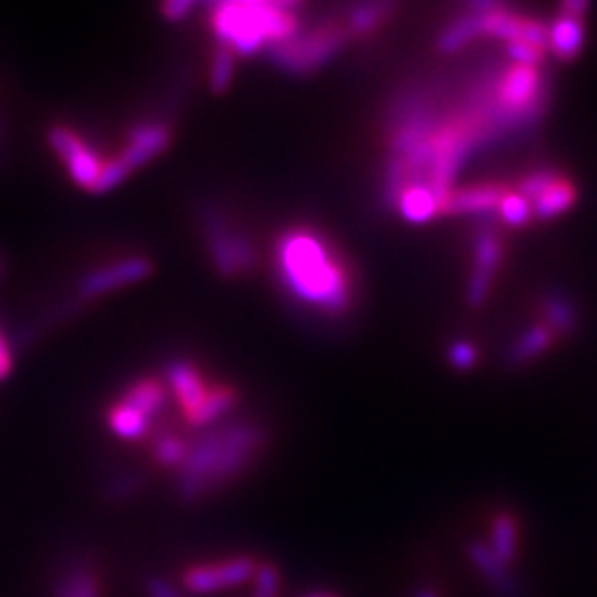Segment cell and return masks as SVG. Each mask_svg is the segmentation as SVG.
Instances as JSON below:
<instances>
[{
  "label": "cell",
  "mask_w": 597,
  "mask_h": 597,
  "mask_svg": "<svg viewBox=\"0 0 597 597\" xmlns=\"http://www.w3.org/2000/svg\"><path fill=\"white\" fill-rule=\"evenodd\" d=\"M505 189L494 186V184H485V186H472L458 193H449V198L443 204L445 213H465V215H474V213H494L496 209H500V202L505 200Z\"/></svg>",
  "instance_id": "cell-11"
},
{
  "label": "cell",
  "mask_w": 597,
  "mask_h": 597,
  "mask_svg": "<svg viewBox=\"0 0 597 597\" xmlns=\"http://www.w3.org/2000/svg\"><path fill=\"white\" fill-rule=\"evenodd\" d=\"M583 42H585V29H583L580 18L560 16V20L549 31L552 49L556 51V55H560L565 60L578 55L583 49Z\"/></svg>",
  "instance_id": "cell-15"
},
{
  "label": "cell",
  "mask_w": 597,
  "mask_h": 597,
  "mask_svg": "<svg viewBox=\"0 0 597 597\" xmlns=\"http://www.w3.org/2000/svg\"><path fill=\"white\" fill-rule=\"evenodd\" d=\"M0 160H2V124H0Z\"/></svg>",
  "instance_id": "cell-35"
},
{
  "label": "cell",
  "mask_w": 597,
  "mask_h": 597,
  "mask_svg": "<svg viewBox=\"0 0 597 597\" xmlns=\"http://www.w3.org/2000/svg\"><path fill=\"white\" fill-rule=\"evenodd\" d=\"M350 36L347 29L323 24L305 33H295L293 38L271 47V58L277 67L291 73H307L325 64Z\"/></svg>",
  "instance_id": "cell-4"
},
{
  "label": "cell",
  "mask_w": 597,
  "mask_h": 597,
  "mask_svg": "<svg viewBox=\"0 0 597 597\" xmlns=\"http://www.w3.org/2000/svg\"><path fill=\"white\" fill-rule=\"evenodd\" d=\"M563 180L565 178L558 171H554V169H540V171H536V173H532L529 178L523 180L518 195H523L527 202H532V200L536 202L540 195H545L552 186H556Z\"/></svg>",
  "instance_id": "cell-25"
},
{
  "label": "cell",
  "mask_w": 597,
  "mask_h": 597,
  "mask_svg": "<svg viewBox=\"0 0 597 597\" xmlns=\"http://www.w3.org/2000/svg\"><path fill=\"white\" fill-rule=\"evenodd\" d=\"M144 591H146V597H182L178 594V589H175L171 583H166V580L160 578V576H151V578H146V583H144Z\"/></svg>",
  "instance_id": "cell-31"
},
{
  "label": "cell",
  "mask_w": 597,
  "mask_h": 597,
  "mask_svg": "<svg viewBox=\"0 0 597 597\" xmlns=\"http://www.w3.org/2000/svg\"><path fill=\"white\" fill-rule=\"evenodd\" d=\"M545 316H547V323H549V330L554 332H571L578 316H576V310L574 305L565 297H558V295H552V297L545 301Z\"/></svg>",
  "instance_id": "cell-22"
},
{
  "label": "cell",
  "mask_w": 597,
  "mask_h": 597,
  "mask_svg": "<svg viewBox=\"0 0 597 597\" xmlns=\"http://www.w3.org/2000/svg\"><path fill=\"white\" fill-rule=\"evenodd\" d=\"M233 67H235V51L226 44H220L213 55V69H211V87L215 93H224L233 80Z\"/></svg>",
  "instance_id": "cell-23"
},
{
  "label": "cell",
  "mask_w": 597,
  "mask_h": 597,
  "mask_svg": "<svg viewBox=\"0 0 597 597\" xmlns=\"http://www.w3.org/2000/svg\"><path fill=\"white\" fill-rule=\"evenodd\" d=\"M169 142H171V133L164 124H160V122L138 124L129 133V144L118 158L133 171L142 164H146L149 160H153L155 155H160L169 146Z\"/></svg>",
  "instance_id": "cell-9"
},
{
  "label": "cell",
  "mask_w": 597,
  "mask_h": 597,
  "mask_svg": "<svg viewBox=\"0 0 597 597\" xmlns=\"http://www.w3.org/2000/svg\"><path fill=\"white\" fill-rule=\"evenodd\" d=\"M166 378L182 405L186 418H191L206 401L211 387L204 385L200 372L189 361H171L166 365Z\"/></svg>",
  "instance_id": "cell-10"
},
{
  "label": "cell",
  "mask_w": 597,
  "mask_h": 597,
  "mask_svg": "<svg viewBox=\"0 0 597 597\" xmlns=\"http://www.w3.org/2000/svg\"><path fill=\"white\" fill-rule=\"evenodd\" d=\"M507 53L514 58V62H518V67H536L545 55V51H540L523 40L507 42Z\"/></svg>",
  "instance_id": "cell-29"
},
{
  "label": "cell",
  "mask_w": 597,
  "mask_h": 597,
  "mask_svg": "<svg viewBox=\"0 0 597 597\" xmlns=\"http://www.w3.org/2000/svg\"><path fill=\"white\" fill-rule=\"evenodd\" d=\"M124 405L133 407L135 412H140L142 416H146L149 421H153L162 405H164V389L158 381L153 378H140L135 383H131L124 394H122V401Z\"/></svg>",
  "instance_id": "cell-13"
},
{
  "label": "cell",
  "mask_w": 597,
  "mask_h": 597,
  "mask_svg": "<svg viewBox=\"0 0 597 597\" xmlns=\"http://www.w3.org/2000/svg\"><path fill=\"white\" fill-rule=\"evenodd\" d=\"M476 358H478V354H476L474 345H469V343H465V341H458V343H454V345L449 347V361H452L454 367H458V370H469V367H474Z\"/></svg>",
  "instance_id": "cell-30"
},
{
  "label": "cell",
  "mask_w": 597,
  "mask_h": 597,
  "mask_svg": "<svg viewBox=\"0 0 597 597\" xmlns=\"http://www.w3.org/2000/svg\"><path fill=\"white\" fill-rule=\"evenodd\" d=\"M587 7L589 4L585 0H569V2L563 4V11H565V16H571V18H580L583 20Z\"/></svg>",
  "instance_id": "cell-33"
},
{
  "label": "cell",
  "mask_w": 597,
  "mask_h": 597,
  "mask_svg": "<svg viewBox=\"0 0 597 597\" xmlns=\"http://www.w3.org/2000/svg\"><path fill=\"white\" fill-rule=\"evenodd\" d=\"M574 202H576V189L567 180H563L534 202V213L543 220H549L569 211Z\"/></svg>",
  "instance_id": "cell-20"
},
{
  "label": "cell",
  "mask_w": 597,
  "mask_h": 597,
  "mask_svg": "<svg viewBox=\"0 0 597 597\" xmlns=\"http://www.w3.org/2000/svg\"><path fill=\"white\" fill-rule=\"evenodd\" d=\"M193 9H195V2H191V0H173V2L162 4V13H164L169 20H182V18H186V13H191Z\"/></svg>",
  "instance_id": "cell-32"
},
{
  "label": "cell",
  "mask_w": 597,
  "mask_h": 597,
  "mask_svg": "<svg viewBox=\"0 0 597 597\" xmlns=\"http://www.w3.org/2000/svg\"><path fill=\"white\" fill-rule=\"evenodd\" d=\"M552 338H554V332L549 330V325H534V327L525 330L509 352L512 363L514 365L529 363L532 358H536L538 354H543L552 345Z\"/></svg>",
  "instance_id": "cell-16"
},
{
  "label": "cell",
  "mask_w": 597,
  "mask_h": 597,
  "mask_svg": "<svg viewBox=\"0 0 597 597\" xmlns=\"http://www.w3.org/2000/svg\"><path fill=\"white\" fill-rule=\"evenodd\" d=\"M186 454H189V445L173 434L160 436L153 445V456L164 467H180L186 461Z\"/></svg>",
  "instance_id": "cell-24"
},
{
  "label": "cell",
  "mask_w": 597,
  "mask_h": 597,
  "mask_svg": "<svg viewBox=\"0 0 597 597\" xmlns=\"http://www.w3.org/2000/svg\"><path fill=\"white\" fill-rule=\"evenodd\" d=\"M142 485H144V476H142L140 472L120 474V476H115V478L107 485L104 496H107L109 500H113V503H122V500L135 496V494L142 489Z\"/></svg>",
  "instance_id": "cell-26"
},
{
  "label": "cell",
  "mask_w": 597,
  "mask_h": 597,
  "mask_svg": "<svg viewBox=\"0 0 597 597\" xmlns=\"http://www.w3.org/2000/svg\"><path fill=\"white\" fill-rule=\"evenodd\" d=\"M262 441V429L246 423L215 427L198 438L180 465V498L184 503H198L202 496L226 487L249 467Z\"/></svg>",
  "instance_id": "cell-1"
},
{
  "label": "cell",
  "mask_w": 597,
  "mask_h": 597,
  "mask_svg": "<svg viewBox=\"0 0 597 597\" xmlns=\"http://www.w3.org/2000/svg\"><path fill=\"white\" fill-rule=\"evenodd\" d=\"M109 425L120 438L140 441L149 432L151 421L146 416H142L140 412H135L133 407H129L124 403H118L109 414Z\"/></svg>",
  "instance_id": "cell-18"
},
{
  "label": "cell",
  "mask_w": 597,
  "mask_h": 597,
  "mask_svg": "<svg viewBox=\"0 0 597 597\" xmlns=\"http://www.w3.org/2000/svg\"><path fill=\"white\" fill-rule=\"evenodd\" d=\"M237 403V396H235V389L233 387H211L204 405L191 416L186 418L191 425H198V427H204V425H211L215 423L220 416H224L229 409H233V405Z\"/></svg>",
  "instance_id": "cell-17"
},
{
  "label": "cell",
  "mask_w": 597,
  "mask_h": 597,
  "mask_svg": "<svg viewBox=\"0 0 597 597\" xmlns=\"http://www.w3.org/2000/svg\"><path fill=\"white\" fill-rule=\"evenodd\" d=\"M483 29H480V16L478 13H467L463 16L461 20H456L454 24H449L441 40H438V47L445 51V53H452V51H458L463 49L465 44H469L476 36H480Z\"/></svg>",
  "instance_id": "cell-19"
},
{
  "label": "cell",
  "mask_w": 597,
  "mask_h": 597,
  "mask_svg": "<svg viewBox=\"0 0 597 597\" xmlns=\"http://www.w3.org/2000/svg\"><path fill=\"white\" fill-rule=\"evenodd\" d=\"M49 144L64 160L73 182L87 191H93L102 171V162L98 160V155L89 151L84 142L67 127H53L49 131Z\"/></svg>",
  "instance_id": "cell-6"
},
{
  "label": "cell",
  "mask_w": 597,
  "mask_h": 597,
  "mask_svg": "<svg viewBox=\"0 0 597 597\" xmlns=\"http://www.w3.org/2000/svg\"><path fill=\"white\" fill-rule=\"evenodd\" d=\"M129 173H131V169L120 160V158H113V160H109L107 164H102V171H100V178H98V182H95V186H93V191L91 193H95V195H102V193H109V191H113L115 186H120L127 178H129Z\"/></svg>",
  "instance_id": "cell-27"
},
{
  "label": "cell",
  "mask_w": 597,
  "mask_h": 597,
  "mask_svg": "<svg viewBox=\"0 0 597 597\" xmlns=\"http://www.w3.org/2000/svg\"><path fill=\"white\" fill-rule=\"evenodd\" d=\"M389 9L392 7L387 2L356 4L347 16V31L350 33H367V31H372L376 24H381L387 18Z\"/></svg>",
  "instance_id": "cell-21"
},
{
  "label": "cell",
  "mask_w": 597,
  "mask_h": 597,
  "mask_svg": "<svg viewBox=\"0 0 597 597\" xmlns=\"http://www.w3.org/2000/svg\"><path fill=\"white\" fill-rule=\"evenodd\" d=\"M396 206L401 209L403 217L414 222V224L429 222L441 211L438 198L427 186H409V189H405V193L398 198Z\"/></svg>",
  "instance_id": "cell-14"
},
{
  "label": "cell",
  "mask_w": 597,
  "mask_h": 597,
  "mask_svg": "<svg viewBox=\"0 0 597 597\" xmlns=\"http://www.w3.org/2000/svg\"><path fill=\"white\" fill-rule=\"evenodd\" d=\"M500 240L494 231H483L476 242V269L469 282L467 298L472 305H480L492 289V277L500 264Z\"/></svg>",
  "instance_id": "cell-8"
},
{
  "label": "cell",
  "mask_w": 597,
  "mask_h": 597,
  "mask_svg": "<svg viewBox=\"0 0 597 597\" xmlns=\"http://www.w3.org/2000/svg\"><path fill=\"white\" fill-rule=\"evenodd\" d=\"M277 257L282 282L298 301L332 314H338L350 305V277L336 255L314 233H286L280 242Z\"/></svg>",
  "instance_id": "cell-2"
},
{
  "label": "cell",
  "mask_w": 597,
  "mask_h": 597,
  "mask_svg": "<svg viewBox=\"0 0 597 597\" xmlns=\"http://www.w3.org/2000/svg\"><path fill=\"white\" fill-rule=\"evenodd\" d=\"M51 597H100L98 580L91 571V567L75 558L71 560L58 583L53 585V596Z\"/></svg>",
  "instance_id": "cell-12"
},
{
  "label": "cell",
  "mask_w": 597,
  "mask_h": 597,
  "mask_svg": "<svg viewBox=\"0 0 597 597\" xmlns=\"http://www.w3.org/2000/svg\"><path fill=\"white\" fill-rule=\"evenodd\" d=\"M151 269H153L151 262L144 260V257H131V260L118 262L113 266L98 269V271H93V273H89L87 277L80 280L78 295H80V298L100 297V295L111 293V291H115L120 286L142 282L144 277L151 275Z\"/></svg>",
  "instance_id": "cell-7"
},
{
  "label": "cell",
  "mask_w": 597,
  "mask_h": 597,
  "mask_svg": "<svg viewBox=\"0 0 597 597\" xmlns=\"http://www.w3.org/2000/svg\"><path fill=\"white\" fill-rule=\"evenodd\" d=\"M9 370H11V352H9V347H7V343H4V338L0 334V378L7 376Z\"/></svg>",
  "instance_id": "cell-34"
},
{
  "label": "cell",
  "mask_w": 597,
  "mask_h": 597,
  "mask_svg": "<svg viewBox=\"0 0 597 597\" xmlns=\"http://www.w3.org/2000/svg\"><path fill=\"white\" fill-rule=\"evenodd\" d=\"M204 229L209 235L213 264L224 277H233L253 269L255 251L251 242L240 233H231L220 211L211 209L204 213Z\"/></svg>",
  "instance_id": "cell-5"
},
{
  "label": "cell",
  "mask_w": 597,
  "mask_h": 597,
  "mask_svg": "<svg viewBox=\"0 0 597 597\" xmlns=\"http://www.w3.org/2000/svg\"><path fill=\"white\" fill-rule=\"evenodd\" d=\"M297 2H217L211 24L220 44L242 55H253L262 47H275L297 33Z\"/></svg>",
  "instance_id": "cell-3"
},
{
  "label": "cell",
  "mask_w": 597,
  "mask_h": 597,
  "mask_svg": "<svg viewBox=\"0 0 597 597\" xmlns=\"http://www.w3.org/2000/svg\"><path fill=\"white\" fill-rule=\"evenodd\" d=\"M532 204L518 193H507L500 202V215L509 226H525L532 220Z\"/></svg>",
  "instance_id": "cell-28"
}]
</instances>
